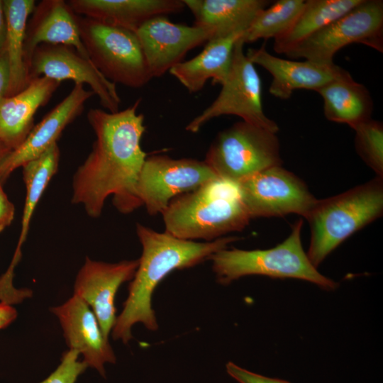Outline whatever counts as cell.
I'll use <instances>...</instances> for the list:
<instances>
[{
	"label": "cell",
	"mask_w": 383,
	"mask_h": 383,
	"mask_svg": "<svg viewBox=\"0 0 383 383\" xmlns=\"http://www.w3.org/2000/svg\"><path fill=\"white\" fill-rule=\"evenodd\" d=\"M138 99L131 106L111 113L91 109L87 118L96 140L72 180V203L82 205L91 218L99 217L113 195L115 207L128 213L139 207L134 195L138 174L148 157L141 148L144 116L137 113Z\"/></svg>",
	"instance_id": "cell-1"
},
{
	"label": "cell",
	"mask_w": 383,
	"mask_h": 383,
	"mask_svg": "<svg viewBox=\"0 0 383 383\" xmlns=\"http://www.w3.org/2000/svg\"><path fill=\"white\" fill-rule=\"evenodd\" d=\"M136 233L143 251L138 266L128 287L123 309L112 329L114 340L125 344L132 338L131 328L137 323L150 331L158 329L152 307L153 292L161 281L175 270L192 267L210 260L219 250L238 240L237 237H222L199 243L177 238L167 232L159 233L138 223Z\"/></svg>",
	"instance_id": "cell-2"
},
{
	"label": "cell",
	"mask_w": 383,
	"mask_h": 383,
	"mask_svg": "<svg viewBox=\"0 0 383 383\" xmlns=\"http://www.w3.org/2000/svg\"><path fill=\"white\" fill-rule=\"evenodd\" d=\"M161 214L165 232L183 240L206 242L241 231L251 220L237 185L220 178L177 196Z\"/></svg>",
	"instance_id": "cell-3"
},
{
	"label": "cell",
	"mask_w": 383,
	"mask_h": 383,
	"mask_svg": "<svg viewBox=\"0 0 383 383\" xmlns=\"http://www.w3.org/2000/svg\"><path fill=\"white\" fill-rule=\"evenodd\" d=\"M383 178L318 199L305 217L311 230L307 256L316 268L345 240L383 213Z\"/></svg>",
	"instance_id": "cell-4"
},
{
	"label": "cell",
	"mask_w": 383,
	"mask_h": 383,
	"mask_svg": "<svg viewBox=\"0 0 383 383\" xmlns=\"http://www.w3.org/2000/svg\"><path fill=\"white\" fill-rule=\"evenodd\" d=\"M303 223V219L298 220L289 236L272 248L245 250L227 248L213 254L210 260L217 281L226 285L243 277L262 275L299 279L323 289H335L338 284L321 274L303 248L301 237Z\"/></svg>",
	"instance_id": "cell-5"
},
{
	"label": "cell",
	"mask_w": 383,
	"mask_h": 383,
	"mask_svg": "<svg viewBox=\"0 0 383 383\" xmlns=\"http://www.w3.org/2000/svg\"><path fill=\"white\" fill-rule=\"evenodd\" d=\"M77 21L91 62L108 80L139 89L152 79L135 32L77 14Z\"/></svg>",
	"instance_id": "cell-6"
},
{
	"label": "cell",
	"mask_w": 383,
	"mask_h": 383,
	"mask_svg": "<svg viewBox=\"0 0 383 383\" xmlns=\"http://www.w3.org/2000/svg\"><path fill=\"white\" fill-rule=\"evenodd\" d=\"M204 161L220 179L236 185L282 163L277 133L243 121L216 135Z\"/></svg>",
	"instance_id": "cell-7"
},
{
	"label": "cell",
	"mask_w": 383,
	"mask_h": 383,
	"mask_svg": "<svg viewBox=\"0 0 383 383\" xmlns=\"http://www.w3.org/2000/svg\"><path fill=\"white\" fill-rule=\"evenodd\" d=\"M360 43L383 52V1L362 0L348 13L297 43L284 54L318 64H333L345 46Z\"/></svg>",
	"instance_id": "cell-8"
},
{
	"label": "cell",
	"mask_w": 383,
	"mask_h": 383,
	"mask_svg": "<svg viewBox=\"0 0 383 383\" xmlns=\"http://www.w3.org/2000/svg\"><path fill=\"white\" fill-rule=\"evenodd\" d=\"M240 38L234 47L232 62L226 80L216 99L185 127L197 133L211 120L225 115L236 116L243 121L277 133L279 127L262 108V81L255 65L243 51Z\"/></svg>",
	"instance_id": "cell-9"
},
{
	"label": "cell",
	"mask_w": 383,
	"mask_h": 383,
	"mask_svg": "<svg viewBox=\"0 0 383 383\" xmlns=\"http://www.w3.org/2000/svg\"><path fill=\"white\" fill-rule=\"evenodd\" d=\"M219 178L205 162L165 155L148 156L138 177L134 195L150 216L162 213L177 196Z\"/></svg>",
	"instance_id": "cell-10"
},
{
	"label": "cell",
	"mask_w": 383,
	"mask_h": 383,
	"mask_svg": "<svg viewBox=\"0 0 383 383\" xmlns=\"http://www.w3.org/2000/svg\"><path fill=\"white\" fill-rule=\"evenodd\" d=\"M237 187L251 219L291 213L305 218L318 200L304 181L282 165L263 170Z\"/></svg>",
	"instance_id": "cell-11"
},
{
	"label": "cell",
	"mask_w": 383,
	"mask_h": 383,
	"mask_svg": "<svg viewBox=\"0 0 383 383\" xmlns=\"http://www.w3.org/2000/svg\"><path fill=\"white\" fill-rule=\"evenodd\" d=\"M28 73L30 81L45 77L60 82L71 79L74 84H87L107 111H119L121 100L116 84L104 77L90 60L71 46L39 45L31 55Z\"/></svg>",
	"instance_id": "cell-12"
},
{
	"label": "cell",
	"mask_w": 383,
	"mask_h": 383,
	"mask_svg": "<svg viewBox=\"0 0 383 383\" xmlns=\"http://www.w3.org/2000/svg\"><path fill=\"white\" fill-rule=\"evenodd\" d=\"M152 77H160L183 61L188 52L216 37L215 30L152 18L135 31Z\"/></svg>",
	"instance_id": "cell-13"
},
{
	"label": "cell",
	"mask_w": 383,
	"mask_h": 383,
	"mask_svg": "<svg viewBox=\"0 0 383 383\" xmlns=\"http://www.w3.org/2000/svg\"><path fill=\"white\" fill-rule=\"evenodd\" d=\"M138 266V260L106 263L87 257L77 274L74 294L91 309L107 339L116 320V294L123 283L133 279Z\"/></svg>",
	"instance_id": "cell-14"
},
{
	"label": "cell",
	"mask_w": 383,
	"mask_h": 383,
	"mask_svg": "<svg viewBox=\"0 0 383 383\" xmlns=\"http://www.w3.org/2000/svg\"><path fill=\"white\" fill-rule=\"evenodd\" d=\"M93 95L94 93L85 89L84 84H74L69 94L33 128L17 148L5 157L0 165L1 180L57 143L62 131L83 112L85 103Z\"/></svg>",
	"instance_id": "cell-15"
},
{
	"label": "cell",
	"mask_w": 383,
	"mask_h": 383,
	"mask_svg": "<svg viewBox=\"0 0 383 383\" xmlns=\"http://www.w3.org/2000/svg\"><path fill=\"white\" fill-rule=\"evenodd\" d=\"M50 310L60 322L70 349L82 354L88 366L105 376L104 365L115 363L116 356L89 306L74 294L64 304Z\"/></svg>",
	"instance_id": "cell-16"
},
{
	"label": "cell",
	"mask_w": 383,
	"mask_h": 383,
	"mask_svg": "<svg viewBox=\"0 0 383 383\" xmlns=\"http://www.w3.org/2000/svg\"><path fill=\"white\" fill-rule=\"evenodd\" d=\"M245 54L255 65L262 67L272 75L270 94L284 100L289 99L296 89L316 91L345 70L334 63L323 65L280 58L270 54L265 44L257 49H248Z\"/></svg>",
	"instance_id": "cell-17"
},
{
	"label": "cell",
	"mask_w": 383,
	"mask_h": 383,
	"mask_svg": "<svg viewBox=\"0 0 383 383\" xmlns=\"http://www.w3.org/2000/svg\"><path fill=\"white\" fill-rule=\"evenodd\" d=\"M44 43L71 46L90 60L80 38L77 14L63 0H43L35 5L26 30L24 55L27 68L35 48Z\"/></svg>",
	"instance_id": "cell-18"
},
{
	"label": "cell",
	"mask_w": 383,
	"mask_h": 383,
	"mask_svg": "<svg viewBox=\"0 0 383 383\" xmlns=\"http://www.w3.org/2000/svg\"><path fill=\"white\" fill-rule=\"evenodd\" d=\"M61 82L45 77L31 79L18 94L0 99V141L11 151L34 127V116L45 105Z\"/></svg>",
	"instance_id": "cell-19"
},
{
	"label": "cell",
	"mask_w": 383,
	"mask_h": 383,
	"mask_svg": "<svg viewBox=\"0 0 383 383\" xmlns=\"http://www.w3.org/2000/svg\"><path fill=\"white\" fill-rule=\"evenodd\" d=\"M77 15L134 32L147 21L182 11V0H69Z\"/></svg>",
	"instance_id": "cell-20"
},
{
	"label": "cell",
	"mask_w": 383,
	"mask_h": 383,
	"mask_svg": "<svg viewBox=\"0 0 383 383\" xmlns=\"http://www.w3.org/2000/svg\"><path fill=\"white\" fill-rule=\"evenodd\" d=\"M243 33L209 40L203 50L169 71L189 93L201 90L209 79L222 84L228 74L235 43Z\"/></svg>",
	"instance_id": "cell-21"
},
{
	"label": "cell",
	"mask_w": 383,
	"mask_h": 383,
	"mask_svg": "<svg viewBox=\"0 0 383 383\" xmlns=\"http://www.w3.org/2000/svg\"><path fill=\"white\" fill-rule=\"evenodd\" d=\"M194 25L211 28L215 38L243 33L257 14L270 5L266 0H182Z\"/></svg>",
	"instance_id": "cell-22"
},
{
	"label": "cell",
	"mask_w": 383,
	"mask_h": 383,
	"mask_svg": "<svg viewBox=\"0 0 383 383\" xmlns=\"http://www.w3.org/2000/svg\"><path fill=\"white\" fill-rule=\"evenodd\" d=\"M316 91L322 97L323 113L330 121L353 127L371 118L373 101L370 94L347 70Z\"/></svg>",
	"instance_id": "cell-23"
},
{
	"label": "cell",
	"mask_w": 383,
	"mask_h": 383,
	"mask_svg": "<svg viewBox=\"0 0 383 383\" xmlns=\"http://www.w3.org/2000/svg\"><path fill=\"white\" fill-rule=\"evenodd\" d=\"M7 33L5 49L7 55L10 81L6 96L15 95L29 83L25 61L24 43L29 16L35 6L34 0H4Z\"/></svg>",
	"instance_id": "cell-24"
},
{
	"label": "cell",
	"mask_w": 383,
	"mask_h": 383,
	"mask_svg": "<svg viewBox=\"0 0 383 383\" xmlns=\"http://www.w3.org/2000/svg\"><path fill=\"white\" fill-rule=\"evenodd\" d=\"M362 1L306 0L292 26L274 39V51L284 54L297 43L348 13Z\"/></svg>",
	"instance_id": "cell-25"
},
{
	"label": "cell",
	"mask_w": 383,
	"mask_h": 383,
	"mask_svg": "<svg viewBox=\"0 0 383 383\" xmlns=\"http://www.w3.org/2000/svg\"><path fill=\"white\" fill-rule=\"evenodd\" d=\"M60 155L59 147L55 143L42 155L22 166L26 195L16 248L18 251H21V245L26 239L34 210L48 183L57 171Z\"/></svg>",
	"instance_id": "cell-26"
},
{
	"label": "cell",
	"mask_w": 383,
	"mask_h": 383,
	"mask_svg": "<svg viewBox=\"0 0 383 383\" xmlns=\"http://www.w3.org/2000/svg\"><path fill=\"white\" fill-rule=\"evenodd\" d=\"M306 0H278L262 9L241 35V41L252 43L260 39H276L292 26Z\"/></svg>",
	"instance_id": "cell-27"
},
{
	"label": "cell",
	"mask_w": 383,
	"mask_h": 383,
	"mask_svg": "<svg viewBox=\"0 0 383 383\" xmlns=\"http://www.w3.org/2000/svg\"><path fill=\"white\" fill-rule=\"evenodd\" d=\"M355 132V149L362 160L383 178V126L367 119L351 127Z\"/></svg>",
	"instance_id": "cell-28"
},
{
	"label": "cell",
	"mask_w": 383,
	"mask_h": 383,
	"mask_svg": "<svg viewBox=\"0 0 383 383\" xmlns=\"http://www.w3.org/2000/svg\"><path fill=\"white\" fill-rule=\"evenodd\" d=\"M79 355L77 351L70 349L63 354L57 369L40 383H75L88 367L84 361L78 360Z\"/></svg>",
	"instance_id": "cell-29"
},
{
	"label": "cell",
	"mask_w": 383,
	"mask_h": 383,
	"mask_svg": "<svg viewBox=\"0 0 383 383\" xmlns=\"http://www.w3.org/2000/svg\"><path fill=\"white\" fill-rule=\"evenodd\" d=\"M226 367L227 373L238 383H290L280 379L254 373L231 362H228Z\"/></svg>",
	"instance_id": "cell-30"
},
{
	"label": "cell",
	"mask_w": 383,
	"mask_h": 383,
	"mask_svg": "<svg viewBox=\"0 0 383 383\" xmlns=\"http://www.w3.org/2000/svg\"><path fill=\"white\" fill-rule=\"evenodd\" d=\"M14 214V205L10 201L4 192L0 179V232L11 223Z\"/></svg>",
	"instance_id": "cell-31"
},
{
	"label": "cell",
	"mask_w": 383,
	"mask_h": 383,
	"mask_svg": "<svg viewBox=\"0 0 383 383\" xmlns=\"http://www.w3.org/2000/svg\"><path fill=\"white\" fill-rule=\"evenodd\" d=\"M10 81L9 66L6 49L0 52V99L6 96Z\"/></svg>",
	"instance_id": "cell-32"
},
{
	"label": "cell",
	"mask_w": 383,
	"mask_h": 383,
	"mask_svg": "<svg viewBox=\"0 0 383 383\" xmlns=\"http://www.w3.org/2000/svg\"><path fill=\"white\" fill-rule=\"evenodd\" d=\"M17 316V311L11 303L0 300V330L9 326Z\"/></svg>",
	"instance_id": "cell-33"
},
{
	"label": "cell",
	"mask_w": 383,
	"mask_h": 383,
	"mask_svg": "<svg viewBox=\"0 0 383 383\" xmlns=\"http://www.w3.org/2000/svg\"><path fill=\"white\" fill-rule=\"evenodd\" d=\"M7 25L3 1L0 0V52L5 48Z\"/></svg>",
	"instance_id": "cell-34"
},
{
	"label": "cell",
	"mask_w": 383,
	"mask_h": 383,
	"mask_svg": "<svg viewBox=\"0 0 383 383\" xmlns=\"http://www.w3.org/2000/svg\"><path fill=\"white\" fill-rule=\"evenodd\" d=\"M11 150L6 146L4 143L0 141V165L5 157L11 152Z\"/></svg>",
	"instance_id": "cell-35"
}]
</instances>
